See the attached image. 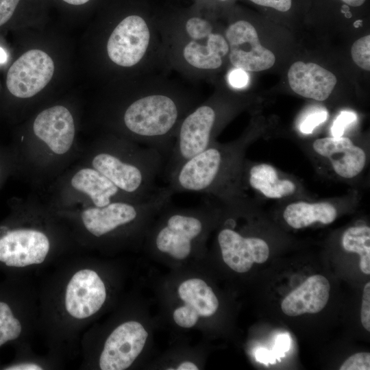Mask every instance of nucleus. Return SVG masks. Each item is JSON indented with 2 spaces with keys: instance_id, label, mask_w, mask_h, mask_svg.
Segmentation results:
<instances>
[{
  "instance_id": "1",
  "label": "nucleus",
  "mask_w": 370,
  "mask_h": 370,
  "mask_svg": "<svg viewBox=\"0 0 370 370\" xmlns=\"http://www.w3.org/2000/svg\"><path fill=\"white\" fill-rule=\"evenodd\" d=\"M163 162V155L156 149L145 146L131 149L127 157L103 151L96 155L93 168L121 190L136 199L145 198L158 187L155 181Z\"/></svg>"
},
{
  "instance_id": "2",
  "label": "nucleus",
  "mask_w": 370,
  "mask_h": 370,
  "mask_svg": "<svg viewBox=\"0 0 370 370\" xmlns=\"http://www.w3.org/2000/svg\"><path fill=\"white\" fill-rule=\"evenodd\" d=\"M153 39V29L147 20L138 14H130L111 32L106 45L107 54L115 64L131 68L147 59Z\"/></svg>"
},
{
  "instance_id": "3",
  "label": "nucleus",
  "mask_w": 370,
  "mask_h": 370,
  "mask_svg": "<svg viewBox=\"0 0 370 370\" xmlns=\"http://www.w3.org/2000/svg\"><path fill=\"white\" fill-rule=\"evenodd\" d=\"M203 209L169 212L164 223L155 236L158 250L177 260L187 258L192 251L193 242L203 233Z\"/></svg>"
},
{
  "instance_id": "4",
  "label": "nucleus",
  "mask_w": 370,
  "mask_h": 370,
  "mask_svg": "<svg viewBox=\"0 0 370 370\" xmlns=\"http://www.w3.org/2000/svg\"><path fill=\"white\" fill-rule=\"evenodd\" d=\"M224 36L229 46V60L234 68L258 72L273 66V53L260 44L256 28L249 21L241 19L231 23Z\"/></svg>"
},
{
  "instance_id": "5",
  "label": "nucleus",
  "mask_w": 370,
  "mask_h": 370,
  "mask_svg": "<svg viewBox=\"0 0 370 370\" xmlns=\"http://www.w3.org/2000/svg\"><path fill=\"white\" fill-rule=\"evenodd\" d=\"M53 73L51 58L43 51L31 49L10 66L6 75V87L16 97H32L49 84Z\"/></svg>"
},
{
  "instance_id": "6",
  "label": "nucleus",
  "mask_w": 370,
  "mask_h": 370,
  "mask_svg": "<svg viewBox=\"0 0 370 370\" xmlns=\"http://www.w3.org/2000/svg\"><path fill=\"white\" fill-rule=\"evenodd\" d=\"M148 334L141 323L127 321L107 338L99 359L102 370L127 369L142 352Z\"/></svg>"
},
{
  "instance_id": "7",
  "label": "nucleus",
  "mask_w": 370,
  "mask_h": 370,
  "mask_svg": "<svg viewBox=\"0 0 370 370\" xmlns=\"http://www.w3.org/2000/svg\"><path fill=\"white\" fill-rule=\"evenodd\" d=\"M106 298V287L98 274L82 269L73 275L67 285L65 307L72 317L84 319L96 313Z\"/></svg>"
},
{
  "instance_id": "8",
  "label": "nucleus",
  "mask_w": 370,
  "mask_h": 370,
  "mask_svg": "<svg viewBox=\"0 0 370 370\" xmlns=\"http://www.w3.org/2000/svg\"><path fill=\"white\" fill-rule=\"evenodd\" d=\"M49 246L47 237L41 232L14 230L0 238V261L15 267L40 264L45 260Z\"/></svg>"
},
{
  "instance_id": "9",
  "label": "nucleus",
  "mask_w": 370,
  "mask_h": 370,
  "mask_svg": "<svg viewBox=\"0 0 370 370\" xmlns=\"http://www.w3.org/2000/svg\"><path fill=\"white\" fill-rule=\"evenodd\" d=\"M218 243L225 263L238 273L248 271L254 262H264L269 256V246L264 240L244 237L230 228L221 230Z\"/></svg>"
},
{
  "instance_id": "10",
  "label": "nucleus",
  "mask_w": 370,
  "mask_h": 370,
  "mask_svg": "<svg viewBox=\"0 0 370 370\" xmlns=\"http://www.w3.org/2000/svg\"><path fill=\"white\" fill-rule=\"evenodd\" d=\"M177 56L187 69L203 73L220 68L223 58L228 54L229 46L224 36L214 32L208 37L193 40L184 37L180 40Z\"/></svg>"
},
{
  "instance_id": "11",
  "label": "nucleus",
  "mask_w": 370,
  "mask_h": 370,
  "mask_svg": "<svg viewBox=\"0 0 370 370\" xmlns=\"http://www.w3.org/2000/svg\"><path fill=\"white\" fill-rule=\"evenodd\" d=\"M34 132L57 154L71 148L75 135L73 116L67 108L56 106L42 111L34 122Z\"/></svg>"
},
{
  "instance_id": "12",
  "label": "nucleus",
  "mask_w": 370,
  "mask_h": 370,
  "mask_svg": "<svg viewBox=\"0 0 370 370\" xmlns=\"http://www.w3.org/2000/svg\"><path fill=\"white\" fill-rule=\"evenodd\" d=\"M314 150L327 158L336 174L351 179L364 169L367 156L365 151L354 145L347 137H325L317 139L312 145Z\"/></svg>"
},
{
  "instance_id": "13",
  "label": "nucleus",
  "mask_w": 370,
  "mask_h": 370,
  "mask_svg": "<svg viewBox=\"0 0 370 370\" xmlns=\"http://www.w3.org/2000/svg\"><path fill=\"white\" fill-rule=\"evenodd\" d=\"M291 89L304 97L317 101L327 99L337 82L332 72L313 62H294L288 69Z\"/></svg>"
},
{
  "instance_id": "14",
  "label": "nucleus",
  "mask_w": 370,
  "mask_h": 370,
  "mask_svg": "<svg viewBox=\"0 0 370 370\" xmlns=\"http://www.w3.org/2000/svg\"><path fill=\"white\" fill-rule=\"evenodd\" d=\"M330 290L326 278L321 275H312L284 299L282 310L290 317L317 313L326 306Z\"/></svg>"
},
{
  "instance_id": "15",
  "label": "nucleus",
  "mask_w": 370,
  "mask_h": 370,
  "mask_svg": "<svg viewBox=\"0 0 370 370\" xmlns=\"http://www.w3.org/2000/svg\"><path fill=\"white\" fill-rule=\"evenodd\" d=\"M72 186L86 193L96 207H103L112 201L121 190L95 169H82L71 180Z\"/></svg>"
},
{
  "instance_id": "16",
  "label": "nucleus",
  "mask_w": 370,
  "mask_h": 370,
  "mask_svg": "<svg viewBox=\"0 0 370 370\" xmlns=\"http://www.w3.org/2000/svg\"><path fill=\"white\" fill-rule=\"evenodd\" d=\"M336 209L328 202L309 204L304 201L289 204L283 214L288 225L295 229L308 227L317 221L329 224L336 219Z\"/></svg>"
},
{
  "instance_id": "17",
  "label": "nucleus",
  "mask_w": 370,
  "mask_h": 370,
  "mask_svg": "<svg viewBox=\"0 0 370 370\" xmlns=\"http://www.w3.org/2000/svg\"><path fill=\"white\" fill-rule=\"evenodd\" d=\"M249 182L253 188L269 198H282L295 191V185L292 181L278 178L275 169L265 163L251 168Z\"/></svg>"
},
{
  "instance_id": "18",
  "label": "nucleus",
  "mask_w": 370,
  "mask_h": 370,
  "mask_svg": "<svg viewBox=\"0 0 370 370\" xmlns=\"http://www.w3.org/2000/svg\"><path fill=\"white\" fill-rule=\"evenodd\" d=\"M178 294L185 304L193 308L199 316H212L218 309V299L212 289L201 279L184 281L178 288Z\"/></svg>"
},
{
  "instance_id": "19",
  "label": "nucleus",
  "mask_w": 370,
  "mask_h": 370,
  "mask_svg": "<svg viewBox=\"0 0 370 370\" xmlns=\"http://www.w3.org/2000/svg\"><path fill=\"white\" fill-rule=\"evenodd\" d=\"M342 245L348 252L360 255V268L365 274L370 273V228L357 226L348 228L342 237Z\"/></svg>"
},
{
  "instance_id": "20",
  "label": "nucleus",
  "mask_w": 370,
  "mask_h": 370,
  "mask_svg": "<svg viewBox=\"0 0 370 370\" xmlns=\"http://www.w3.org/2000/svg\"><path fill=\"white\" fill-rule=\"evenodd\" d=\"M21 332L20 321L13 316L10 306L0 301V346L17 338Z\"/></svg>"
},
{
  "instance_id": "21",
  "label": "nucleus",
  "mask_w": 370,
  "mask_h": 370,
  "mask_svg": "<svg viewBox=\"0 0 370 370\" xmlns=\"http://www.w3.org/2000/svg\"><path fill=\"white\" fill-rule=\"evenodd\" d=\"M214 32V27L208 19L193 15L183 22L181 36L188 39L201 40L208 37Z\"/></svg>"
},
{
  "instance_id": "22",
  "label": "nucleus",
  "mask_w": 370,
  "mask_h": 370,
  "mask_svg": "<svg viewBox=\"0 0 370 370\" xmlns=\"http://www.w3.org/2000/svg\"><path fill=\"white\" fill-rule=\"evenodd\" d=\"M354 62L365 71L370 70V36L361 37L354 42L351 48Z\"/></svg>"
},
{
  "instance_id": "23",
  "label": "nucleus",
  "mask_w": 370,
  "mask_h": 370,
  "mask_svg": "<svg viewBox=\"0 0 370 370\" xmlns=\"http://www.w3.org/2000/svg\"><path fill=\"white\" fill-rule=\"evenodd\" d=\"M199 315L196 310L190 306H185L177 308L173 312L175 323L182 327L189 328L194 326L198 321Z\"/></svg>"
},
{
  "instance_id": "24",
  "label": "nucleus",
  "mask_w": 370,
  "mask_h": 370,
  "mask_svg": "<svg viewBox=\"0 0 370 370\" xmlns=\"http://www.w3.org/2000/svg\"><path fill=\"white\" fill-rule=\"evenodd\" d=\"M370 354L360 352L349 357L341 366L340 370H369Z\"/></svg>"
},
{
  "instance_id": "25",
  "label": "nucleus",
  "mask_w": 370,
  "mask_h": 370,
  "mask_svg": "<svg viewBox=\"0 0 370 370\" xmlns=\"http://www.w3.org/2000/svg\"><path fill=\"white\" fill-rule=\"evenodd\" d=\"M357 119L356 114L350 111H343L336 117L331 127V132L333 137H341L343 136L345 129L355 122Z\"/></svg>"
},
{
  "instance_id": "26",
  "label": "nucleus",
  "mask_w": 370,
  "mask_h": 370,
  "mask_svg": "<svg viewBox=\"0 0 370 370\" xmlns=\"http://www.w3.org/2000/svg\"><path fill=\"white\" fill-rule=\"evenodd\" d=\"M328 117L326 111L320 110L308 114L300 125V131L305 134H311L314 128L323 123Z\"/></svg>"
},
{
  "instance_id": "27",
  "label": "nucleus",
  "mask_w": 370,
  "mask_h": 370,
  "mask_svg": "<svg viewBox=\"0 0 370 370\" xmlns=\"http://www.w3.org/2000/svg\"><path fill=\"white\" fill-rule=\"evenodd\" d=\"M21 0H0V27L13 17Z\"/></svg>"
},
{
  "instance_id": "28",
  "label": "nucleus",
  "mask_w": 370,
  "mask_h": 370,
  "mask_svg": "<svg viewBox=\"0 0 370 370\" xmlns=\"http://www.w3.org/2000/svg\"><path fill=\"white\" fill-rule=\"evenodd\" d=\"M361 323L368 332L370 331V282H367L363 289L360 312Z\"/></svg>"
},
{
  "instance_id": "29",
  "label": "nucleus",
  "mask_w": 370,
  "mask_h": 370,
  "mask_svg": "<svg viewBox=\"0 0 370 370\" xmlns=\"http://www.w3.org/2000/svg\"><path fill=\"white\" fill-rule=\"evenodd\" d=\"M258 6L273 9L280 12H286L292 7L293 0H248Z\"/></svg>"
},
{
  "instance_id": "30",
  "label": "nucleus",
  "mask_w": 370,
  "mask_h": 370,
  "mask_svg": "<svg viewBox=\"0 0 370 370\" xmlns=\"http://www.w3.org/2000/svg\"><path fill=\"white\" fill-rule=\"evenodd\" d=\"M291 337L288 334L284 333L277 336L275 341V346L273 350L277 359L284 357L291 347Z\"/></svg>"
},
{
  "instance_id": "31",
  "label": "nucleus",
  "mask_w": 370,
  "mask_h": 370,
  "mask_svg": "<svg viewBox=\"0 0 370 370\" xmlns=\"http://www.w3.org/2000/svg\"><path fill=\"white\" fill-rule=\"evenodd\" d=\"M228 81L232 87L235 88H242L247 84L249 82V75L247 71L235 68L229 73Z\"/></svg>"
},
{
  "instance_id": "32",
  "label": "nucleus",
  "mask_w": 370,
  "mask_h": 370,
  "mask_svg": "<svg viewBox=\"0 0 370 370\" xmlns=\"http://www.w3.org/2000/svg\"><path fill=\"white\" fill-rule=\"evenodd\" d=\"M256 358L258 362L265 365H268L269 363L273 364L277 359L273 351H268L263 348L256 352Z\"/></svg>"
},
{
  "instance_id": "33",
  "label": "nucleus",
  "mask_w": 370,
  "mask_h": 370,
  "mask_svg": "<svg viewBox=\"0 0 370 370\" xmlns=\"http://www.w3.org/2000/svg\"><path fill=\"white\" fill-rule=\"evenodd\" d=\"M5 369L8 370H40L42 367L35 364H21L9 367Z\"/></svg>"
},
{
  "instance_id": "34",
  "label": "nucleus",
  "mask_w": 370,
  "mask_h": 370,
  "mask_svg": "<svg viewBox=\"0 0 370 370\" xmlns=\"http://www.w3.org/2000/svg\"><path fill=\"white\" fill-rule=\"evenodd\" d=\"M345 5L352 7L358 8L362 6L367 0H340Z\"/></svg>"
},
{
  "instance_id": "35",
  "label": "nucleus",
  "mask_w": 370,
  "mask_h": 370,
  "mask_svg": "<svg viewBox=\"0 0 370 370\" xmlns=\"http://www.w3.org/2000/svg\"><path fill=\"white\" fill-rule=\"evenodd\" d=\"M178 370H197L198 367L191 362H184L177 368Z\"/></svg>"
},
{
  "instance_id": "36",
  "label": "nucleus",
  "mask_w": 370,
  "mask_h": 370,
  "mask_svg": "<svg viewBox=\"0 0 370 370\" xmlns=\"http://www.w3.org/2000/svg\"><path fill=\"white\" fill-rule=\"evenodd\" d=\"M66 3L75 5H83L90 0H63Z\"/></svg>"
},
{
  "instance_id": "37",
  "label": "nucleus",
  "mask_w": 370,
  "mask_h": 370,
  "mask_svg": "<svg viewBox=\"0 0 370 370\" xmlns=\"http://www.w3.org/2000/svg\"><path fill=\"white\" fill-rule=\"evenodd\" d=\"M8 60V54L5 51L0 47V64H4Z\"/></svg>"
},
{
  "instance_id": "38",
  "label": "nucleus",
  "mask_w": 370,
  "mask_h": 370,
  "mask_svg": "<svg viewBox=\"0 0 370 370\" xmlns=\"http://www.w3.org/2000/svg\"><path fill=\"white\" fill-rule=\"evenodd\" d=\"M219 1L221 2H226V1H229L230 0H219Z\"/></svg>"
}]
</instances>
